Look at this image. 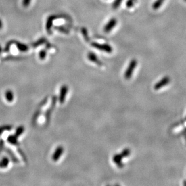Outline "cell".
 Masks as SVG:
<instances>
[{
	"instance_id": "obj_6",
	"label": "cell",
	"mask_w": 186,
	"mask_h": 186,
	"mask_svg": "<svg viewBox=\"0 0 186 186\" xmlns=\"http://www.w3.org/2000/svg\"><path fill=\"white\" fill-rule=\"evenodd\" d=\"M169 82H170L169 77H168V76H166V77L163 78L161 81L157 83L154 87V89L156 90L159 89L160 88H162V87H164L167 84H168Z\"/></svg>"
},
{
	"instance_id": "obj_2",
	"label": "cell",
	"mask_w": 186,
	"mask_h": 186,
	"mask_svg": "<svg viewBox=\"0 0 186 186\" xmlns=\"http://www.w3.org/2000/svg\"><path fill=\"white\" fill-rule=\"evenodd\" d=\"M137 63V60L135 59H133L131 61V62L130 63V65H128V67L126 69V70L125 74V77L126 79H129L131 78L132 74L133 72V70L136 67Z\"/></svg>"
},
{
	"instance_id": "obj_22",
	"label": "cell",
	"mask_w": 186,
	"mask_h": 186,
	"mask_svg": "<svg viewBox=\"0 0 186 186\" xmlns=\"http://www.w3.org/2000/svg\"><path fill=\"white\" fill-rule=\"evenodd\" d=\"M184 1H185V2H186V0H184Z\"/></svg>"
},
{
	"instance_id": "obj_10",
	"label": "cell",
	"mask_w": 186,
	"mask_h": 186,
	"mask_svg": "<svg viewBox=\"0 0 186 186\" xmlns=\"http://www.w3.org/2000/svg\"><path fill=\"white\" fill-rule=\"evenodd\" d=\"M5 98L8 102H12L14 99V93H13V92L9 90V91H7L5 93Z\"/></svg>"
},
{
	"instance_id": "obj_11",
	"label": "cell",
	"mask_w": 186,
	"mask_h": 186,
	"mask_svg": "<svg viewBox=\"0 0 186 186\" xmlns=\"http://www.w3.org/2000/svg\"><path fill=\"white\" fill-rule=\"evenodd\" d=\"M9 164V160L7 158H4L1 162H0V168H7Z\"/></svg>"
},
{
	"instance_id": "obj_20",
	"label": "cell",
	"mask_w": 186,
	"mask_h": 186,
	"mask_svg": "<svg viewBox=\"0 0 186 186\" xmlns=\"http://www.w3.org/2000/svg\"><path fill=\"white\" fill-rule=\"evenodd\" d=\"M31 0H22V5L24 7H27L30 4Z\"/></svg>"
},
{
	"instance_id": "obj_15",
	"label": "cell",
	"mask_w": 186,
	"mask_h": 186,
	"mask_svg": "<svg viewBox=\"0 0 186 186\" xmlns=\"http://www.w3.org/2000/svg\"><path fill=\"white\" fill-rule=\"evenodd\" d=\"M17 45H18V48L21 51H26L28 49V48L26 45H25L20 43H17Z\"/></svg>"
},
{
	"instance_id": "obj_13",
	"label": "cell",
	"mask_w": 186,
	"mask_h": 186,
	"mask_svg": "<svg viewBox=\"0 0 186 186\" xmlns=\"http://www.w3.org/2000/svg\"><path fill=\"white\" fill-rule=\"evenodd\" d=\"M24 131V126H21L20 127H18L17 129H16V133H15V136L16 137H20L21 134L23 133Z\"/></svg>"
},
{
	"instance_id": "obj_5",
	"label": "cell",
	"mask_w": 186,
	"mask_h": 186,
	"mask_svg": "<svg viewBox=\"0 0 186 186\" xmlns=\"http://www.w3.org/2000/svg\"><path fill=\"white\" fill-rule=\"evenodd\" d=\"M63 150H64L63 147L62 146H59L56 149V150L55 151L54 154L53 156V160L54 162L57 161V160L60 158V156L63 154Z\"/></svg>"
},
{
	"instance_id": "obj_1",
	"label": "cell",
	"mask_w": 186,
	"mask_h": 186,
	"mask_svg": "<svg viewBox=\"0 0 186 186\" xmlns=\"http://www.w3.org/2000/svg\"><path fill=\"white\" fill-rule=\"evenodd\" d=\"M92 46L95 48H97L99 50L104 51L108 53H111L113 51V49L110 45H109L108 44H101L96 42L92 43Z\"/></svg>"
},
{
	"instance_id": "obj_9",
	"label": "cell",
	"mask_w": 186,
	"mask_h": 186,
	"mask_svg": "<svg viewBox=\"0 0 186 186\" xmlns=\"http://www.w3.org/2000/svg\"><path fill=\"white\" fill-rule=\"evenodd\" d=\"M164 1V0H156V1L152 4V9L154 10L158 9L163 4Z\"/></svg>"
},
{
	"instance_id": "obj_17",
	"label": "cell",
	"mask_w": 186,
	"mask_h": 186,
	"mask_svg": "<svg viewBox=\"0 0 186 186\" xmlns=\"http://www.w3.org/2000/svg\"><path fill=\"white\" fill-rule=\"evenodd\" d=\"M81 31H82V34L84 36L85 39L88 41H89V37H88V34H87V31L85 28H81Z\"/></svg>"
},
{
	"instance_id": "obj_8",
	"label": "cell",
	"mask_w": 186,
	"mask_h": 186,
	"mask_svg": "<svg viewBox=\"0 0 186 186\" xmlns=\"http://www.w3.org/2000/svg\"><path fill=\"white\" fill-rule=\"evenodd\" d=\"M55 19V16H51L48 18L47 22V25H46V28L47 30L48 31V33L50 32V30L51 28V27H52L53 25V21Z\"/></svg>"
},
{
	"instance_id": "obj_23",
	"label": "cell",
	"mask_w": 186,
	"mask_h": 186,
	"mask_svg": "<svg viewBox=\"0 0 186 186\" xmlns=\"http://www.w3.org/2000/svg\"><path fill=\"white\" fill-rule=\"evenodd\" d=\"M134 1H136V0H134Z\"/></svg>"
},
{
	"instance_id": "obj_21",
	"label": "cell",
	"mask_w": 186,
	"mask_h": 186,
	"mask_svg": "<svg viewBox=\"0 0 186 186\" xmlns=\"http://www.w3.org/2000/svg\"><path fill=\"white\" fill-rule=\"evenodd\" d=\"M2 27H3V23H2L1 20H0V29H1L2 28Z\"/></svg>"
},
{
	"instance_id": "obj_14",
	"label": "cell",
	"mask_w": 186,
	"mask_h": 186,
	"mask_svg": "<svg viewBox=\"0 0 186 186\" xmlns=\"http://www.w3.org/2000/svg\"><path fill=\"white\" fill-rule=\"evenodd\" d=\"M122 1V0H114L113 1L112 7L113 9H117L121 4V3Z\"/></svg>"
},
{
	"instance_id": "obj_18",
	"label": "cell",
	"mask_w": 186,
	"mask_h": 186,
	"mask_svg": "<svg viewBox=\"0 0 186 186\" xmlns=\"http://www.w3.org/2000/svg\"><path fill=\"white\" fill-rule=\"evenodd\" d=\"M134 3H135V1H134V0H128L126 5L128 8H131L134 5Z\"/></svg>"
},
{
	"instance_id": "obj_4",
	"label": "cell",
	"mask_w": 186,
	"mask_h": 186,
	"mask_svg": "<svg viewBox=\"0 0 186 186\" xmlns=\"http://www.w3.org/2000/svg\"><path fill=\"white\" fill-rule=\"evenodd\" d=\"M68 91V87L67 86L64 85L61 87L60 96H59V101L60 103L62 104L64 102H65Z\"/></svg>"
},
{
	"instance_id": "obj_3",
	"label": "cell",
	"mask_w": 186,
	"mask_h": 186,
	"mask_svg": "<svg viewBox=\"0 0 186 186\" xmlns=\"http://www.w3.org/2000/svg\"><path fill=\"white\" fill-rule=\"evenodd\" d=\"M116 24H117V20L116 18H113L110 19L104 26V31L107 33H109V32H110L114 28V27L116 26Z\"/></svg>"
},
{
	"instance_id": "obj_16",
	"label": "cell",
	"mask_w": 186,
	"mask_h": 186,
	"mask_svg": "<svg viewBox=\"0 0 186 186\" xmlns=\"http://www.w3.org/2000/svg\"><path fill=\"white\" fill-rule=\"evenodd\" d=\"M11 128L12 126L10 125H4V126H0V134H2V133L4 131L10 130L11 129Z\"/></svg>"
},
{
	"instance_id": "obj_19",
	"label": "cell",
	"mask_w": 186,
	"mask_h": 186,
	"mask_svg": "<svg viewBox=\"0 0 186 186\" xmlns=\"http://www.w3.org/2000/svg\"><path fill=\"white\" fill-rule=\"evenodd\" d=\"M46 55H47V52L45 50L41 51L39 53V57L42 60H43L45 58Z\"/></svg>"
},
{
	"instance_id": "obj_12",
	"label": "cell",
	"mask_w": 186,
	"mask_h": 186,
	"mask_svg": "<svg viewBox=\"0 0 186 186\" xmlns=\"http://www.w3.org/2000/svg\"><path fill=\"white\" fill-rule=\"evenodd\" d=\"M9 142L14 145H18L19 142L17 140V137L15 136H10L8 137Z\"/></svg>"
},
{
	"instance_id": "obj_7",
	"label": "cell",
	"mask_w": 186,
	"mask_h": 186,
	"mask_svg": "<svg viewBox=\"0 0 186 186\" xmlns=\"http://www.w3.org/2000/svg\"><path fill=\"white\" fill-rule=\"evenodd\" d=\"M87 57H88V59L91 60V62H94L95 63H97L98 64V65H102V63L99 60V59H98V57L94 53H89L87 55Z\"/></svg>"
}]
</instances>
